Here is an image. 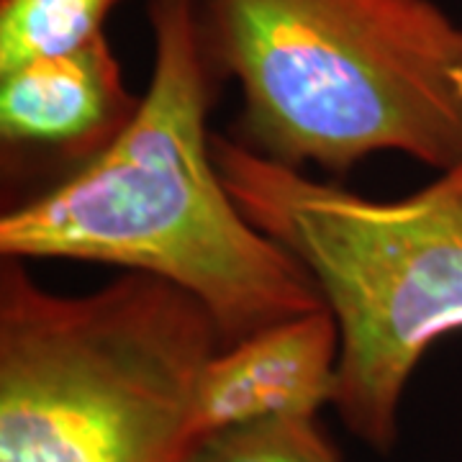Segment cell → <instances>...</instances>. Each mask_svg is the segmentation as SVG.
<instances>
[{
  "label": "cell",
  "instance_id": "cell-1",
  "mask_svg": "<svg viewBox=\"0 0 462 462\" xmlns=\"http://www.w3.org/2000/svg\"><path fill=\"white\" fill-rule=\"evenodd\" d=\"M152 75L111 147L0 216V257L144 273L206 306L224 346L324 309L309 270L239 211L208 132L224 80L199 0H147Z\"/></svg>",
  "mask_w": 462,
  "mask_h": 462
},
{
  "label": "cell",
  "instance_id": "cell-2",
  "mask_svg": "<svg viewBox=\"0 0 462 462\" xmlns=\"http://www.w3.org/2000/svg\"><path fill=\"white\" fill-rule=\"evenodd\" d=\"M206 51L242 93L239 144L342 178L380 152L462 162V26L434 0H199Z\"/></svg>",
  "mask_w": 462,
  "mask_h": 462
},
{
  "label": "cell",
  "instance_id": "cell-4",
  "mask_svg": "<svg viewBox=\"0 0 462 462\" xmlns=\"http://www.w3.org/2000/svg\"><path fill=\"white\" fill-rule=\"evenodd\" d=\"M221 346L206 306L162 278L67 296L0 257V462H180Z\"/></svg>",
  "mask_w": 462,
  "mask_h": 462
},
{
  "label": "cell",
  "instance_id": "cell-8",
  "mask_svg": "<svg viewBox=\"0 0 462 462\" xmlns=\"http://www.w3.org/2000/svg\"><path fill=\"white\" fill-rule=\"evenodd\" d=\"M180 462H345L316 419H263L193 437Z\"/></svg>",
  "mask_w": 462,
  "mask_h": 462
},
{
  "label": "cell",
  "instance_id": "cell-7",
  "mask_svg": "<svg viewBox=\"0 0 462 462\" xmlns=\"http://www.w3.org/2000/svg\"><path fill=\"white\" fill-rule=\"evenodd\" d=\"M124 0H0V75L103 36Z\"/></svg>",
  "mask_w": 462,
  "mask_h": 462
},
{
  "label": "cell",
  "instance_id": "cell-6",
  "mask_svg": "<svg viewBox=\"0 0 462 462\" xmlns=\"http://www.w3.org/2000/svg\"><path fill=\"white\" fill-rule=\"evenodd\" d=\"M339 327L329 306L221 346L203 365L190 439L263 419H316L337 396Z\"/></svg>",
  "mask_w": 462,
  "mask_h": 462
},
{
  "label": "cell",
  "instance_id": "cell-3",
  "mask_svg": "<svg viewBox=\"0 0 462 462\" xmlns=\"http://www.w3.org/2000/svg\"><path fill=\"white\" fill-rule=\"evenodd\" d=\"M239 211L309 270L339 327L334 411L375 452L398 442L409 378L462 329V162L398 200H373L211 139Z\"/></svg>",
  "mask_w": 462,
  "mask_h": 462
},
{
  "label": "cell",
  "instance_id": "cell-5",
  "mask_svg": "<svg viewBox=\"0 0 462 462\" xmlns=\"http://www.w3.org/2000/svg\"><path fill=\"white\" fill-rule=\"evenodd\" d=\"M139 100L142 96L124 83L106 33L80 50L3 72V178L21 180L23 172H47V185L62 180L126 132Z\"/></svg>",
  "mask_w": 462,
  "mask_h": 462
}]
</instances>
